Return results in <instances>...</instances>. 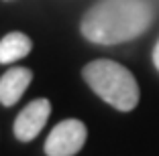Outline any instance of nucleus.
Instances as JSON below:
<instances>
[{"instance_id":"nucleus-3","label":"nucleus","mask_w":159,"mask_h":156,"mask_svg":"<svg viewBox=\"0 0 159 156\" xmlns=\"http://www.w3.org/2000/svg\"><path fill=\"white\" fill-rule=\"evenodd\" d=\"M86 138H88L86 124L75 118H70L59 122L49 132L43 150L47 156H74L84 148Z\"/></svg>"},{"instance_id":"nucleus-8","label":"nucleus","mask_w":159,"mask_h":156,"mask_svg":"<svg viewBox=\"0 0 159 156\" xmlns=\"http://www.w3.org/2000/svg\"><path fill=\"white\" fill-rule=\"evenodd\" d=\"M4 2H12V0H4Z\"/></svg>"},{"instance_id":"nucleus-7","label":"nucleus","mask_w":159,"mask_h":156,"mask_svg":"<svg viewBox=\"0 0 159 156\" xmlns=\"http://www.w3.org/2000/svg\"><path fill=\"white\" fill-rule=\"evenodd\" d=\"M153 63H155V67H157V71H159V41H157V45H155V49H153Z\"/></svg>"},{"instance_id":"nucleus-2","label":"nucleus","mask_w":159,"mask_h":156,"mask_svg":"<svg viewBox=\"0 0 159 156\" xmlns=\"http://www.w3.org/2000/svg\"><path fill=\"white\" fill-rule=\"evenodd\" d=\"M82 77L100 99L118 112H133L139 103V85L135 75L110 59H96L84 65Z\"/></svg>"},{"instance_id":"nucleus-5","label":"nucleus","mask_w":159,"mask_h":156,"mask_svg":"<svg viewBox=\"0 0 159 156\" xmlns=\"http://www.w3.org/2000/svg\"><path fill=\"white\" fill-rule=\"evenodd\" d=\"M33 81V71L27 67H10L0 77V103L4 108L14 106Z\"/></svg>"},{"instance_id":"nucleus-6","label":"nucleus","mask_w":159,"mask_h":156,"mask_svg":"<svg viewBox=\"0 0 159 156\" xmlns=\"http://www.w3.org/2000/svg\"><path fill=\"white\" fill-rule=\"evenodd\" d=\"M33 51V41L20 31H12L0 39V63L8 65L27 57Z\"/></svg>"},{"instance_id":"nucleus-4","label":"nucleus","mask_w":159,"mask_h":156,"mask_svg":"<svg viewBox=\"0 0 159 156\" xmlns=\"http://www.w3.org/2000/svg\"><path fill=\"white\" fill-rule=\"evenodd\" d=\"M51 114V101L45 99V97H37L33 99L29 106H25L20 110V114L16 116L12 126L14 138L19 142H31L39 136L43 128H45L47 120Z\"/></svg>"},{"instance_id":"nucleus-1","label":"nucleus","mask_w":159,"mask_h":156,"mask_svg":"<svg viewBox=\"0 0 159 156\" xmlns=\"http://www.w3.org/2000/svg\"><path fill=\"white\" fill-rule=\"evenodd\" d=\"M155 19L149 0H100L86 10L80 31L90 43L118 45L141 37Z\"/></svg>"}]
</instances>
